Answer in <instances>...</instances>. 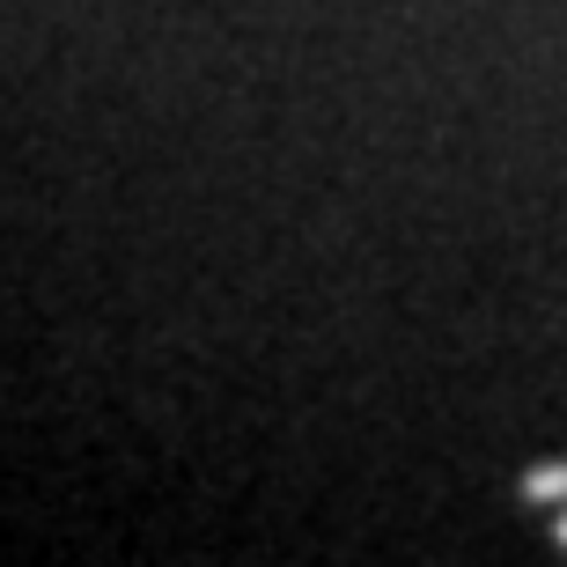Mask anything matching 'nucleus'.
Segmentation results:
<instances>
[{"instance_id": "f257e3e1", "label": "nucleus", "mask_w": 567, "mask_h": 567, "mask_svg": "<svg viewBox=\"0 0 567 567\" xmlns=\"http://www.w3.org/2000/svg\"><path fill=\"white\" fill-rule=\"evenodd\" d=\"M524 502H567V464H538V472H524Z\"/></svg>"}, {"instance_id": "f03ea898", "label": "nucleus", "mask_w": 567, "mask_h": 567, "mask_svg": "<svg viewBox=\"0 0 567 567\" xmlns=\"http://www.w3.org/2000/svg\"><path fill=\"white\" fill-rule=\"evenodd\" d=\"M553 538H560V546H567V508H560V524H553Z\"/></svg>"}]
</instances>
